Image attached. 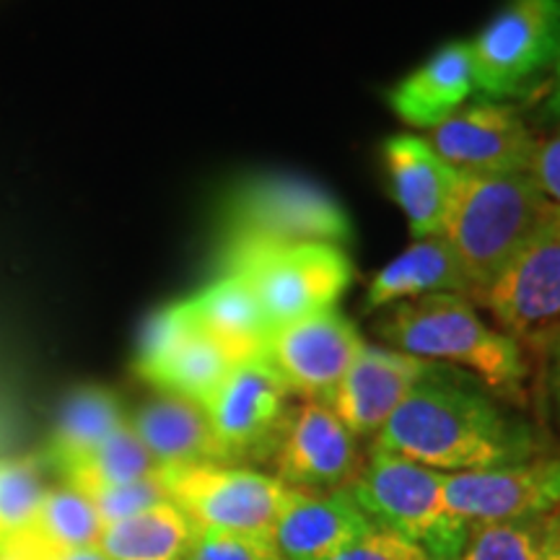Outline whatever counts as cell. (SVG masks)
<instances>
[{"label": "cell", "instance_id": "6da1fadb", "mask_svg": "<svg viewBox=\"0 0 560 560\" xmlns=\"http://www.w3.org/2000/svg\"><path fill=\"white\" fill-rule=\"evenodd\" d=\"M371 450L400 454L439 472H470L535 459L540 439L527 420L441 366L392 412Z\"/></svg>", "mask_w": 560, "mask_h": 560}, {"label": "cell", "instance_id": "7a4b0ae2", "mask_svg": "<svg viewBox=\"0 0 560 560\" xmlns=\"http://www.w3.org/2000/svg\"><path fill=\"white\" fill-rule=\"evenodd\" d=\"M376 335L402 353L467 369L499 400L524 402L529 376L524 348L490 327L470 299L433 293L402 301L376 322Z\"/></svg>", "mask_w": 560, "mask_h": 560}, {"label": "cell", "instance_id": "3957f363", "mask_svg": "<svg viewBox=\"0 0 560 560\" xmlns=\"http://www.w3.org/2000/svg\"><path fill=\"white\" fill-rule=\"evenodd\" d=\"M550 202L522 174H459L444 236L472 289V304L535 231Z\"/></svg>", "mask_w": 560, "mask_h": 560}, {"label": "cell", "instance_id": "277c9868", "mask_svg": "<svg viewBox=\"0 0 560 560\" xmlns=\"http://www.w3.org/2000/svg\"><path fill=\"white\" fill-rule=\"evenodd\" d=\"M353 242L342 202L310 179L265 174L242 182L223 210V257L252 249Z\"/></svg>", "mask_w": 560, "mask_h": 560}, {"label": "cell", "instance_id": "5b68a950", "mask_svg": "<svg viewBox=\"0 0 560 560\" xmlns=\"http://www.w3.org/2000/svg\"><path fill=\"white\" fill-rule=\"evenodd\" d=\"M444 478L400 454L371 450L348 490L376 529L418 545L429 560H457L472 524L444 506Z\"/></svg>", "mask_w": 560, "mask_h": 560}, {"label": "cell", "instance_id": "8992f818", "mask_svg": "<svg viewBox=\"0 0 560 560\" xmlns=\"http://www.w3.org/2000/svg\"><path fill=\"white\" fill-rule=\"evenodd\" d=\"M475 91L486 102L527 96L560 70V0H506L470 42Z\"/></svg>", "mask_w": 560, "mask_h": 560}, {"label": "cell", "instance_id": "52a82bcc", "mask_svg": "<svg viewBox=\"0 0 560 560\" xmlns=\"http://www.w3.org/2000/svg\"><path fill=\"white\" fill-rule=\"evenodd\" d=\"M520 342L545 350L560 340V208L552 206L509 262L495 272L475 306Z\"/></svg>", "mask_w": 560, "mask_h": 560}, {"label": "cell", "instance_id": "ba28073f", "mask_svg": "<svg viewBox=\"0 0 560 560\" xmlns=\"http://www.w3.org/2000/svg\"><path fill=\"white\" fill-rule=\"evenodd\" d=\"M223 272H236L255 293L270 330L335 310L353 283V262L332 244L252 249L226 257Z\"/></svg>", "mask_w": 560, "mask_h": 560}, {"label": "cell", "instance_id": "9c48e42d", "mask_svg": "<svg viewBox=\"0 0 560 560\" xmlns=\"http://www.w3.org/2000/svg\"><path fill=\"white\" fill-rule=\"evenodd\" d=\"M159 482L166 499L185 511L195 529L242 532L270 537L291 488L276 475L247 465L161 467Z\"/></svg>", "mask_w": 560, "mask_h": 560}, {"label": "cell", "instance_id": "30bf717a", "mask_svg": "<svg viewBox=\"0 0 560 560\" xmlns=\"http://www.w3.org/2000/svg\"><path fill=\"white\" fill-rule=\"evenodd\" d=\"M291 392L265 359L236 363L202 405L226 465L270 462L291 416Z\"/></svg>", "mask_w": 560, "mask_h": 560}, {"label": "cell", "instance_id": "8fae6325", "mask_svg": "<svg viewBox=\"0 0 560 560\" xmlns=\"http://www.w3.org/2000/svg\"><path fill=\"white\" fill-rule=\"evenodd\" d=\"M444 506L470 524L545 520L560 506V457L446 472Z\"/></svg>", "mask_w": 560, "mask_h": 560}, {"label": "cell", "instance_id": "7c38bea8", "mask_svg": "<svg viewBox=\"0 0 560 560\" xmlns=\"http://www.w3.org/2000/svg\"><path fill=\"white\" fill-rule=\"evenodd\" d=\"M361 348L363 338L353 322L338 310H327L272 330L265 361L291 395L330 402Z\"/></svg>", "mask_w": 560, "mask_h": 560}, {"label": "cell", "instance_id": "4fadbf2b", "mask_svg": "<svg viewBox=\"0 0 560 560\" xmlns=\"http://www.w3.org/2000/svg\"><path fill=\"white\" fill-rule=\"evenodd\" d=\"M276 478L299 490L348 488L361 472L359 441L327 402L293 405L270 459Z\"/></svg>", "mask_w": 560, "mask_h": 560}, {"label": "cell", "instance_id": "5bb4252c", "mask_svg": "<svg viewBox=\"0 0 560 560\" xmlns=\"http://www.w3.org/2000/svg\"><path fill=\"white\" fill-rule=\"evenodd\" d=\"M429 145L446 164L467 174L529 172L537 138L516 109L482 102L454 112L429 132Z\"/></svg>", "mask_w": 560, "mask_h": 560}, {"label": "cell", "instance_id": "9a60e30c", "mask_svg": "<svg viewBox=\"0 0 560 560\" xmlns=\"http://www.w3.org/2000/svg\"><path fill=\"white\" fill-rule=\"evenodd\" d=\"M441 366L444 363L363 342L361 353L350 363L327 405L355 439H376L405 397Z\"/></svg>", "mask_w": 560, "mask_h": 560}, {"label": "cell", "instance_id": "2e32d148", "mask_svg": "<svg viewBox=\"0 0 560 560\" xmlns=\"http://www.w3.org/2000/svg\"><path fill=\"white\" fill-rule=\"evenodd\" d=\"M371 529L376 527L348 488H291L270 537L283 560H335Z\"/></svg>", "mask_w": 560, "mask_h": 560}, {"label": "cell", "instance_id": "e0dca14e", "mask_svg": "<svg viewBox=\"0 0 560 560\" xmlns=\"http://www.w3.org/2000/svg\"><path fill=\"white\" fill-rule=\"evenodd\" d=\"M387 187L405 213L412 240H429L444 231L459 174L446 164L429 140L418 136H389L382 143Z\"/></svg>", "mask_w": 560, "mask_h": 560}, {"label": "cell", "instance_id": "ac0fdd59", "mask_svg": "<svg viewBox=\"0 0 560 560\" xmlns=\"http://www.w3.org/2000/svg\"><path fill=\"white\" fill-rule=\"evenodd\" d=\"M475 94L470 42H450L389 91L392 112L410 128H436Z\"/></svg>", "mask_w": 560, "mask_h": 560}, {"label": "cell", "instance_id": "d6986e66", "mask_svg": "<svg viewBox=\"0 0 560 560\" xmlns=\"http://www.w3.org/2000/svg\"><path fill=\"white\" fill-rule=\"evenodd\" d=\"M433 293H457L472 301L470 280L444 236L416 240L402 255L376 272L369 280L363 310L376 312L395 301H410L433 296Z\"/></svg>", "mask_w": 560, "mask_h": 560}, {"label": "cell", "instance_id": "ffe728a7", "mask_svg": "<svg viewBox=\"0 0 560 560\" xmlns=\"http://www.w3.org/2000/svg\"><path fill=\"white\" fill-rule=\"evenodd\" d=\"M128 423L159 467L208 465V462L226 465L215 433L210 429L208 412L200 402L164 392L156 400L145 402Z\"/></svg>", "mask_w": 560, "mask_h": 560}, {"label": "cell", "instance_id": "44dd1931", "mask_svg": "<svg viewBox=\"0 0 560 560\" xmlns=\"http://www.w3.org/2000/svg\"><path fill=\"white\" fill-rule=\"evenodd\" d=\"M187 301H190L195 322L226 350L231 361L244 363L265 359L272 330L242 276L223 272L219 280Z\"/></svg>", "mask_w": 560, "mask_h": 560}, {"label": "cell", "instance_id": "7402d4cb", "mask_svg": "<svg viewBox=\"0 0 560 560\" xmlns=\"http://www.w3.org/2000/svg\"><path fill=\"white\" fill-rule=\"evenodd\" d=\"M195 524L166 499L128 520L104 524L96 548L107 560H185Z\"/></svg>", "mask_w": 560, "mask_h": 560}, {"label": "cell", "instance_id": "603a6c76", "mask_svg": "<svg viewBox=\"0 0 560 560\" xmlns=\"http://www.w3.org/2000/svg\"><path fill=\"white\" fill-rule=\"evenodd\" d=\"M234 366L236 363L226 350L195 322L143 380L166 395H179L206 405Z\"/></svg>", "mask_w": 560, "mask_h": 560}, {"label": "cell", "instance_id": "cb8c5ba5", "mask_svg": "<svg viewBox=\"0 0 560 560\" xmlns=\"http://www.w3.org/2000/svg\"><path fill=\"white\" fill-rule=\"evenodd\" d=\"M128 420H125L122 405L115 392L104 387H83L73 392L62 405L45 459L62 472L73 462L94 452L104 439H109Z\"/></svg>", "mask_w": 560, "mask_h": 560}, {"label": "cell", "instance_id": "d4e9b609", "mask_svg": "<svg viewBox=\"0 0 560 560\" xmlns=\"http://www.w3.org/2000/svg\"><path fill=\"white\" fill-rule=\"evenodd\" d=\"M159 470V462L151 457V452L136 436L130 423H125L109 439H104L94 452H89L83 459L73 462L60 475L66 478L68 488L79 490L83 495H91L104 488L153 478Z\"/></svg>", "mask_w": 560, "mask_h": 560}, {"label": "cell", "instance_id": "484cf974", "mask_svg": "<svg viewBox=\"0 0 560 560\" xmlns=\"http://www.w3.org/2000/svg\"><path fill=\"white\" fill-rule=\"evenodd\" d=\"M30 529L58 548H94L104 524L94 503L66 486L47 490Z\"/></svg>", "mask_w": 560, "mask_h": 560}, {"label": "cell", "instance_id": "4316f807", "mask_svg": "<svg viewBox=\"0 0 560 560\" xmlns=\"http://www.w3.org/2000/svg\"><path fill=\"white\" fill-rule=\"evenodd\" d=\"M45 493L37 459H0V542L30 527Z\"/></svg>", "mask_w": 560, "mask_h": 560}, {"label": "cell", "instance_id": "83f0119b", "mask_svg": "<svg viewBox=\"0 0 560 560\" xmlns=\"http://www.w3.org/2000/svg\"><path fill=\"white\" fill-rule=\"evenodd\" d=\"M542 520L472 524L470 540L457 560H537Z\"/></svg>", "mask_w": 560, "mask_h": 560}, {"label": "cell", "instance_id": "f1b7e54d", "mask_svg": "<svg viewBox=\"0 0 560 560\" xmlns=\"http://www.w3.org/2000/svg\"><path fill=\"white\" fill-rule=\"evenodd\" d=\"M185 560H283L272 537L242 532L195 529Z\"/></svg>", "mask_w": 560, "mask_h": 560}, {"label": "cell", "instance_id": "f546056e", "mask_svg": "<svg viewBox=\"0 0 560 560\" xmlns=\"http://www.w3.org/2000/svg\"><path fill=\"white\" fill-rule=\"evenodd\" d=\"M156 475H153V478H145V480L125 482V486L96 490V493L86 495V499L94 503L102 524L122 522V520H128V516L138 514V511H145V509L156 506V503H161V501H166V493H164V488H161Z\"/></svg>", "mask_w": 560, "mask_h": 560}, {"label": "cell", "instance_id": "4dcf8cb0", "mask_svg": "<svg viewBox=\"0 0 560 560\" xmlns=\"http://www.w3.org/2000/svg\"><path fill=\"white\" fill-rule=\"evenodd\" d=\"M0 560H107L96 548H58L26 527L0 542Z\"/></svg>", "mask_w": 560, "mask_h": 560}, {"label": "cell", "instance_id": "1f68e13d", "mask_svg": "<svg viewBox=\"0 0 560 560\" xmlns=\"http://www.w3.org/2000/svg\"><path fill=\"white\" fill-rule=\"evenodd\" d=\"M335 560H429L418 545L389 532L371 529L361 540H355L348 550H342Z\"/></svg>", "mask_w": 560, "mask_h": 560}, {"label": "cell", "instance_id": "d6a6232c", "mask_svg": "<svg viewBox=\"0 0 560 560\" xmlns=\"http://www.w3.org/2000/svg\"><path fill=\"white\" fill-rule=\"evenodd\" d=\"M527 174L545 200L560 208V130L548 140H537Z\"/></svg>", "mask_w": 560, "mask_h": 560}, {"label": "cell", "instance_id": "836d02e7", "mask_svg": "<svg viewBox=\"0 0 560 560\" xmlns=\"http://www.w3.org/2000/svg\"><path fill=\"white\" fill-rule=\"evenodd\" d=\"M537 560H560V506L542 520V542Z\"/></svg>", "mask_w": 560, "mask_h": 560}, {"label": "cell", "instance_id": "e575fe53", "mask_svg": "<svg viewBox=\"0 0 560 560\" xmlns=\"http://www.w3.org/2000/svg\"><path fill=\"white\" fill-rule=\"evenodd\" d=\"M548 387H550V400H552V410H556V420L560 425V340L552 342L548 348Z\"/></svg>", "mask_w": 560, "mask_h": 560}, {"label": "cell", "instance_id": "d590c367", "mask_svg": "<svg viewBox=\"0 0 560 560\" xmlns=\"http://www.w3.org/2000/svg\"><path fill=\"white\" fill-rule=\"evenodd\" d=\"M556 91H552V107H556V112L560 115V70H558V75H556Z\"/></svg>", "mask_w": 560, "mask_h": 560}, {"label": "cell", "instance_id": "8d00e7d4", "mask_svg": "<svg viewBox=\"0 0 560 560\" xmlns=\"http://www.w3.org/2000/svg\"><path fill=\"white\" fill-rule=\"evenodd\" d=\"M556 342H558V340H556Z\"/></svg>", "mask_w": 560, "mask_h": 560}]
</instances>
